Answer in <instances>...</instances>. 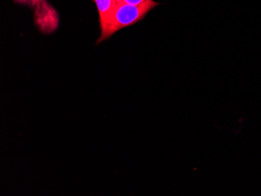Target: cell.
<instances>
[{
    "label": "cell",
    "instance_id": "6da1fadb",
    "mask_svg": "<svg viewBox=\"0 0 261 196\" xmlns=\"http://www.w3.org/2000/svg\"><path fill=\"white\" fill-rule=\"evenodd\" d=\"M158 5V3L153 0H148L144 4L137 6L126 4H117L110 20L108 29L102 35H100V37L96 43L99 44L107 40L116 32L124 27L134 25L144 18L145 16Z\"/></svg>",
    "mask_w": 261,
    "mask_h": 196
},
{
    "label": "cell",
    "instance_id": "7a4b0ae2",
    "mask_svg": "<svg viewBox=\"0 0 261 196\" xmlns=\"http://www.w3.org/2000/svg\"><path fill=\"white\" fill-rule=\"evenodd\" d=\"M35 23L42 33L52 34L59 26V15L57 10L42 0L35 7Z\"/></svg>",
    "mask_w": 261,
    "mask_h": 196
},
{
    "label": "cell",
    "instance_id": "3957f363",
    "mask_svg": "<svg viewBox=\"0 0 261 196\" xmlns=\"http://www.w3.org/2000/svg\"><path fill=\"white\" fill-rule=\"evenodd\" d=\"M99 11L101 35L108 29L110 20L117 6V0H94Z\"/></svg>",
    "mask_w": 261,
    "mask_h": 196
},
{
    "label": "cell",
    "instance_id": "277c9868",
    "mask_svg": "<svg viewBox=\"0 0 261 196\" xmlns=\"http://www.w3.org/2000/svg\"><path fill=\"white\" fill-rule=\"evenodd\" d=\"M41 1L42 0H15V2L18 3V4H26V5L34 7L37 5L39 3H40Z\"/></svg>",
    "mask_w": 261,
    "mask_h": 196
},
{
    "label": "cell",
    "instance_id": "5b68a950",
    "mask_svg": "<svg viewBox=\"0 0 261 196\" xmlns=\"http://www.w3.org/2000/svg\"><path fill=\"white\" fill-rule=\"evenodd\" d=\"M146 1H148V0H121L120 4H129V5L137 6L144 4Z\"/></svg>",
    "mask_w": 261,
    "mask_h": 196
},
{
    "label": "cell",
    "instance_id": "8992f818",
    "mask_svg": "<svg viewBox=\"0 0 261 196\" xmlns=\"http://www.w3.org/2000/svg\"><path fill=\"white\" fill-rule=\"evenodd\" d=\"M117 4H120V3H121V0H117Z\"/></svg>",
    "mask_w": 261,
    "mask_h": 196
}]
</instances>
